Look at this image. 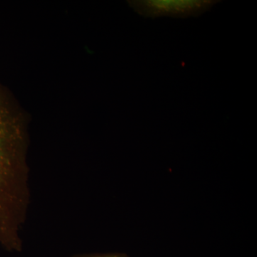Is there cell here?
Listing matches in <instances>:
<instances>
[{"instance_id":"obj_1","label":"cell","mask_w":257,"mask_h":257,"mask_svg":"<svg viewBox=\"0 0 257 257\" xmlns=\"http://www.w3.org/2000/svg\"><path fill=\"white\" fill-rule=\"evenodd\" d=\"M28 123L9 91L0 84V246L21 240L30 191Z\"/></svg>"},{"instance_id":"obj_2","label":"cell","mask_w":257,"mask_h":257,"mask_svg":"<svg viewBox=\"0 0 257 257\" xmlns=\"http://www.w3.org/2000/svg\"><path fill=\"white\" fill-rule=\"evenodd\" d=\"M219 1L215 0H135L128 5L145 18H188L204 14Z\"/></svg>"},{"instance_id":"obj_3","label":"cell","mask_w":257,"mask_h":257,"mask_svg":"<svg viewBox=\"0 0 257 257\" xmlns=\"http://www.w3.org/2000/svg\"><path fill=\"white\" fill-rule=\"evenodd\" d=\"M89 257H126L122 256V255L119 254H108V255H101V256H94Z\"/></svg>"}]
</instances>
